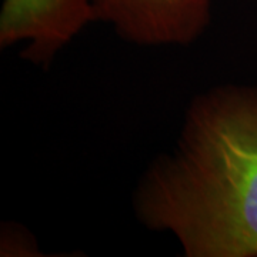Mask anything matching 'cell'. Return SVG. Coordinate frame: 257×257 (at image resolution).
<instances>
[{
	"label": "cell",
	"mask_w": 257,
	"mask_h": 257,
	"mask_svg": "<svg viewBox=\"0 0 257 257\" xmlns=\"http://www.w3.org/2000/svg\"><path fill=\"white\" fill-rule=\"evenodd\" d=\"M136 211L186 256L257 257V86L193 103L175 152L143 177Z\"/></svg>",
	"instance_id": "6da1fadb"
},
{
	"label": "cell",
	"mask_w": 257,
	"mask_h": 257,
	"mask_svg": "<svg viewBox=\"0 0 257 257\" xmlns=\"http://www.w3.org/2000/svg\"><path fill=\"white\" fill-rule=\"evenodd\" d=\"M93 20L92 0H3L0 47L28 42L22 57L47 66Z\"/></svg>",
	"instance_id": "7a4b0ae2"
},
{
	"label": "cell",
	"mask_w": 257,
	"mask_h": 257,
	"mask_svg": "<svg viewBox=\"0 0 257 257\" xmlns=\"http://www.w3.org/2000/svg\"><path fill=\"white\" fill-rule=\"evenodd\" d=\"M94 18L128 42L187 45L210 22L211 0H92Z\"/></svg>",
	"instance_id": "3957f363"
}]
</instances>
